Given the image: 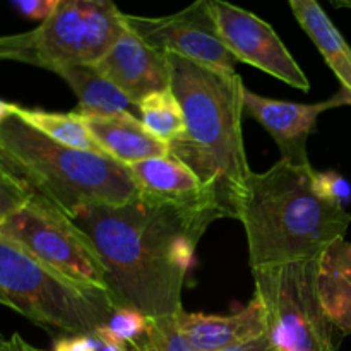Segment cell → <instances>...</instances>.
<instances>
[{
    "label": "cell",
    "mask_w": 351,
    "mask_h": 351,
    "mask_svg": "<svg viewBox=\"0 0 351 351\" xmlns=\"http://www.w3.org/2000/svg\"><path fill=\"white\" fill-rule=\"evenodd\" d=\"M335 7H341V9H351V0H329Z\"/></svg>",
    "instance_id": "cell-30"
},
{
    "label": "cell",
    "mask_w": 351,
    "mask_h": 351,
    "mask_svg": "<svg viewBox=\"0 0 351 351\" xmlns=\"http://www.w3.org/2000/svg\"><path fill=\"white\" fill-rule=\"evenodd\" d=\"M167 55L171 89L185 117L184 134L168 144L170 154L197 175L221 218L240 219L252 175L242 136L245 86L237 72Z\"/></svg>",
    "instance_id": "cell-2"
},
{
    "label": "cell",
    "mask_w": 351,
    "mask_h": 351,
    "mask_svg": "<svg viewBox=\"0 0 351 351\" xmlns=\"http://www.w3.org/2000/svg\"><path fill=\"white\" fill-rule=\"evenodd\" d=\"M57 75H60L77 96L79 103L74 112L79 115H115L130 112L129 108L134 106L117 86L96 71L95 65H74L62 69Z\"/></svg>",
    "instance_id": "cell-18"
},
{
    "label": "cell",
    "mask_w": 351,
    "mask_h": 351,
    "mask_svg": "<svg viewBox=\"0 0 351 351\" xmlns=\"http://www.w3.org/2000/svg\"><path fill=\"white\" fill-rule=\"evenodd\" d=\"M122 19L125 27L163 53H175L215 71L235 72L239 60L219 34L209 0H194L171 16L123 14Z\"/></svg>",
    "instance_id": "cell-9"
},
{
    "label": "cell",
    "mask_w": 351,
    "mask_h": 351,
    "mask_svg": "<svg viewBox=\"0 0 351 351\" xmlns=\"http://www.w3.org/2000/svg\"><path fill=\"white\" fill-rule=\"evenodd\" d=\"M14 108H16V105H14V103H7V101H3V99H0V123L12 115Z\"/></svg>",
    "instance_id": "cell-29"
},
{
    "label": "cell",
    "mask_w": 351,
    "mask_h": 351,
    "mask_svg": "<svg viewBox=\"0 0 351 351\" xmlns=\"http://www.w3.org/2000/svg\"><path fill=\"white\" fill-rule=\"evenodd\" d=\"M0 165H3V161H2V156H0ZM3 167H5V165H3ZM7 168V167H5Z\"/></svg>",
    "instance_id": "cell-32"
},
{
    "label": "cell",
    "mask_w": 351,
    "mask_h": 351,
    "mask_svg": "<svg viewBox=\"0 0 351 351\" xmlns=\"http://www.w3.org/2000/svg\"><path fill=\"white\" fill-rule=\"evenodd\" d=\"M14 113L17 117L33 125L45 136L53 139L55 143L64 144V146L72 147V149L88 151V153L105 154L103 147L99 146L98 141L89 130L84 117L79 113H57L47 112L40 108H24V106L16 105Z\"/></svg>",
    "instance_id": "cell-19"
},
{
    "label": "cell",
    "mask_w": 351,
    "mask_h": 351,
    "mask_svg": "<svg viewBox=\"0 0 351 351\" xmlns=\"http://www.w3.org/2000/svg\"><path fill=\"white\" fill-rule=\"evenodd\" d=\"M319 261L252 269L254 297L263 304L267 335L280 351H339L338 331L319 298Z\"/></svg>",
    "instance_id": "cell-7"
},
{
    "label": "cell",
    "mask_w": 351,
    "mask_h": 351,
    "mask_svg": "<svg viewBox=\"0 0 351 351\" xmlns=\"http://www.w3.org/2000/svg\"><path fill=\"white\" fill-rule=\"evenodd\" d=\"M119 351H195L180 332L175 315L149 317L146 331Z\"/></svg>",
    "instance_id": "cell-21"
},
{
    "label": "cell",
    "mask_w": 351,
    "mask_h": 351,
    "mask_svg": "<svg viewBox=\"0 0 351 351\" xmlns=\"http://www.w3.org/2000/svg\"><path fill=\"white\" fill-rule=\"evenodd\" d=\"M101 341L95 335L58 336L51 351H99Z\"/></svg>",
    "instance_id": "cell-25"
},
{
    "label": "cell",
    "mask_w": 351,
    "mask_h": 351,
    "mask_svg": "<svg viewBox=\"0 0 351 351\" xmlns=\"http://www.w3.org/2000/svg\"><path fill=\"white\" fill-rule=\"evenodd\" d=\"M144 125L163 143L170 144L185 130V117L173 89L167 88L146 96L137 105Z\"/></svg>",
    "instance_id": "cell-20"
},
{
    "label": "cell",
    "mask_w": 351,
    "mask_h": 351,
    "mask_svg": "<svg viewBox=\"0 0 351 351\" xmlns=\"http://www.w3.org/2000/svg\"><path fill=\"white\" fill-rule=\"evenodd\" d=\"M0 156L14 175L71 218L86 206L139 197L129 167L55 143L16 113L0 123Z\"/></svg>",
    "instance_id": "cell-4"
},
{
    "label": "cell",
    "mask_w": 351,
    "mask_h": 351,
    "mask_svg": "<svg viewBox=\"0 0 351 351\" xmlns=\"http://www.w3.org/2000/svg\"><path fill=\"white\" fill-rule=\"evenodd\" d=\"M84 120L106 156L125 167L170 154L168 144L158 139L143 120L130 112L103 117L89 115Z\"/></svg>",
    "instance_id": "cell-15"
},
{
    "label": "cell",
    "mask_w": 351,
    "mask_h": 351,
    "mask_svg": "<svg viewBox=\"0 0 351 351\" xmlns=\"http://www.w3.org/2000/svg\"><path fill=\"white\" fill-rule=\"evenodd\" d=\"M295 19L308 34L341 88L351 95V47L317 0H288Z\"/></svg>",
    "instance_id": "cell-17"
},
{
    "label": "cell",
    "mask_w": 351,
    "mask_h": 351,
    "mask_svg": "<svg viewBox=\"0 0 351 351\" xmlns=\"http://www.w3.org/2000/svg\"><path fill=\"white\" fill-rule=\"evenodd\" d=\"M351 105L346 89L332 98L319 103H293L271 99L243 89V110L261 123L278 144L281 160L290 165H311L307 156V141L317 125L319 117L331 108Z\"/></svg>",
    "instance_id": "cell-11"
},
{
    "label": "cell",
    "mask_w": 351,
    "mask_h": 351,
    "mask_svg": "<svg viewBox=\"0 0 351 351\" xmlns=\"http://www.w3.org/2000/svg\"><path fill=\"white\" fill-rule=\"evenodd\" d=\"M0 235L64 276L108 290L106 267L93 240L43 195L34 192L26 204L0 223Z\"/></svg>",
    "instance_id": "cell-8"
},
{
    "label": "cell",
    "mask_w": 351,
    "mask_h": 351,
    "mask_svg": "<svg viewBox=\"0 0 351 351\" xmlns=\"http://www.w3.org/2000/svg\"><path fill=\"white\" fill-rule=\"evenodd\" d=\"M3 351H45V350L29 345L23 336L16 332V335H12L9 339H7L5 345H3Z\"/></svg>",
    "instance_id": "cell-28"
},
{
    "label": "cell",
    "mask_w": 351,
    "mask_h": 351,
    "mask_svg": "<svg viewBox=\"0 0 351 351\" xmlns=\"http://www.w3.org/2000/svg\"><path fill=\"white\" fill-rule=\"evenodd\" d=\"M312 165L280 160L249 177L240 219L247 235L250 269L295 261L321 259L345 239L351 223L346 209L314 189Z\"/></svg>",
    "instance_id": "cell-3"
},
{
    "label": "cell",
    "mask_w": 351,
    "mask_h": 351,
    "mask_svg": "<svg viewBox=\"0 0 351 351\" xmlns=\"http://www.w3.org/2000/svg\"><path fill=\"white\" fill-rule=\"evenodd\" d=\"M93 240L119 307L149 317L175 315L199 240L215 219L137 197L91 204L72 216Z\"/></svg>",
    "instance_id": "cell-1"
},
{
    "label": "cell",
    "mask_w": 351,
    "mask_h": 351,
    "mask_svg": "<svg viewBox=\"0 0 351 351\" xmlns=\"http://www.w3.org/2000/svg\"><path fill=\"white\" fill-rule=\"evenodd\" d=\"M223 351H280L271 341L269 335H263L256 339H250V341L242 343V345L232 346V348H226Z\"/></svg>",
    "instance_id": "cell-27"
},
{
    "label": "cell",
    "mask_w": 351,
    "mask_h": 351,
    "mask_svg": "<svg viewBox=\"0 0 351 351\" xmlns=\"http://www.w3.org/2000/svg\"><path fill=\"white\" fill-rule=\"evenodd\" d=\"M129 170L139 189V197L192 215L209 216L215 221L221 219L197 175L171 154L129 165Z\"/></svg>",
    "instance_id": "cell-13"
},
{
    "label": "cell",
    "mask_w": 351,
    "mask_h": 351,
    "mask_svg": "<svg viewBox=\"0 0 351 351\" xmlns=\"http://www.w3.org/2000/svg\"><path fill=\"white\" fill-rule=\"evenodd\" d=\"M149 324V315L132 307H119L105 326L95 332L103 346H112L119 351L122 346L139 338Z\"/></svg>",
    "instance_id": "cell-22"
},
{
    "label": "cell",
    "mask_w": 351,
    "mask_h": 351,
    "mask_svg": "<svg viewBox=\"0 0 351 351\" xmlns=\"http://www.w3.org/2000/svg\"><path fill=\"white\" fill-rule=\"evenodd\" d=\"M33 194L34 191L23 178L0 165V223L26 204Z\"/></svg>",
    "instance_id": "cell-23"
},
{
    "label": "cell",
    "mask_w": 351,
    "mask_h": 351,
    "mask_svg": "<svg viewBox=\"0 0 351 351\" xmlns=\"http://www.w3.org/2000/svg\"><path fill=\"white\" fill-rule=\"evenodd\" d=\"M175 317L180 332L195 351H223L267 332L266 314L257 297L235 314H191L180 308Z\"/></svg>",
    "instance_id": "cell-14"
},
{
    "label": "cell",
    "mask_w": 351,
    "mask_h": 351,
    "mask_svg": "<svg viewBox=\"0 0 351 351\" xmlns=\"http://www.w3.org/2000/svg\"><path fill=\"white\" fill-rule=\"evenodd\" d=\"M223 41L239 62L252 65L291 88L307 91V75L276 31L256 14L226 0H209Z\"/></svg>",
    "instance_id": "cell-10"
},
{
    "label": "cell",
    "mask_w": 351,
    "mask_h": 351,
    "mask_svg": "<svg viewBox=\"0 0 351 351\" xmlns=\"http://www.w3.org/2000/svg\"><path fill=\"white\" fill-rule=\"evenodd\" d=\"M5 341H7V339L3 338L2 335H0V351H3V345H5Z\"/></svg>",
    "instance_id": "cell-31"
},
{
    "label": "cell",
    "mask_w": 351,
    "mask_h": 351,
    "mask_svg": "<svg viewBox=\"0 0 351 351\" xmlns=\"http://www.w3.org/2000/svg\"><path fill=\"white\" fill-rule=\"evenodd\" d=\"M319 298L336 331L351 335V243H332L319 261Z\"/></svg>",
    "instance_id": "cell-16"
},
{
    "label": "cell",
    "mask_w": 351,
    "mask_h": 351,
    "mask_svg": "<svg viewBox=\"0 0 351 351\" xmlns=\"http://www.w3.org/2000/svg\"><path fill=\"white\" fill-rule=\"evenodd\" d=\"M314 189L322 199L346 209L351 202V185L338 171H314Z\"/></svg>",
    "instance_id": "cell-24"
},
{
    "label": "cell",
    "mask_w": 351,
    "mask_h": 351,
    "mask_svg": "<svg viewBox=\"0 0 351 351\" xmlns=\"http://www.w3.org/2000/svg\"><path fill=\"white\" fill-rule=\"evenodd\" d=\"M113 0H62L40 26L0 34V62H19L53 74L74 65H95L125 31Z\"/></svg>",
    "instance_id": "cell-6"
},
{
    "label": "cell",
    "mask_w": 351,
    "mask_h": 351,
    "mask_svg": "<svg viewBox=\"0 0 351 351\" xmlns=\"http://www.w3.org/2000/svg\"><path fill=\"white\" fill-rule=\"evenodd\" d=\"M0 304L58 336L95 335L119 308L108 290L64 276L2 235Z\"/></svg>",
    "instance_id": "cell-5"
},
{
    "label": "cell",
    "mask_w": 351,
    "mask_h": 351,
    "mask_svg": "<svg viewBox=\"0 0 351 351\" xmlns=\"http://www.w3.org/2000/svg\"><path fill=\"white\" fill-rule=\"evenodd\" d=\"M95 69L136 106L146 96L171 86L168 55L149 47L129 27L96 62Z\"/></svg>",
    "instance_id": "cell-12"
},
{
    "label": "cell",
    "mask_w": 351,
    "mask_h": 351,
    "mask_svg": "<svg viewBox=\"0 0 351 351\" xmlns=\"http://www.w3.org/2000/svg\"><path fill=\"white\" fill-rule=\"evenodd\" d=\"M17 5V9L24 14L29 19L36 21H45L55 9L58 7V3L62 0H12Z\"/></svg>",
    "instance_id": "cell-26"
}]
</instances>
